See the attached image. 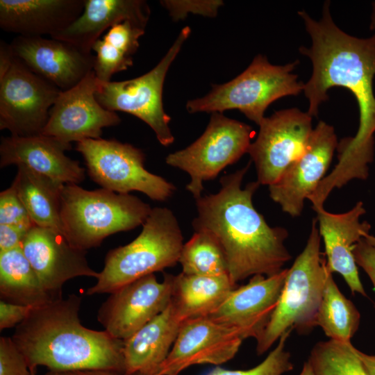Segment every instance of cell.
<instances>
[{
	"instance_id": "6",
	"label": "cell",
	"mask_w": 375,
	"mask_h": 375,
	"mask_svg": "<svg viewBox=\"0 0 375 375\" xmlns=\"http://www.w3.org/2000/svg\"><path fill=\"white\" fill-rule=\"evenodd\" d=\"M317 219L301 253L288 269L276 307L261 335L256 340V351H267L289 329L300 334L316 326V318L327 277L331 273L320 251L321 236Z\"/></svg>"
},
{
	"instance_id": "19",
	"label": "cell",
	"mask_w": 375,
	"mask_h": 375,
	"mask_svg": "<svg viewBox=\"0 0 375 375\" xmlns=\"http://www.w3.org/2000/svg\"><path fill=\"white\" fill-rule=\"evenodd\" d=\"M10 46L15 58L61 91L76 85L94 69L92 53L62 40L17 35Z\"/></svg>"
},
{
	"instance_id": "43",
	"label": "cell",
	"mask_w": 375,
	"mask_h": 375,
	"mask_svg": "<svg viewBox=\"0 0 375 375\" xmlns=\"http://www.w3.org/2000/svg\"><path fill=\"white\" fill-rule=\"evenodd\" d=\"M363 238L372 246L375 247V236L370 235L369 233L365 235Z\"/></svg>"
},
{
	"instance_id": "15",
	"label": "cell",
	"mask_w": 375,
	"mask_h": 375,
	"mask_svg": "<svg viewBox=\"0 0 375 375\" xmlns=\"http://www.w3.org/2000/svg\"><path fill=\"white\" fill-rule=\"evenodd\" d=\"M338 145L334 128L319 121L302 154L269 185L270 197L283 212L292 217L301 215L305 199L325 177Z\"/></svg>"
},
{
	"instance_id": "41",
	"label": "cell",
	"mask_w": 375,
	"mask_h": 375,
	"mask_svg": "<svg viewBox=\"0 0 375 375\" xmlns=\"http://www.w3.org/2000/svg\"><path fill=\"white\" fill-rule=\"evenodd\" d=\"M357 355L367 375H375V356L365 353L356 349Z\"/></svg>"
},
{
	"instance_id": "29",
	"label": "cell",
	"mask_w": 375,
	"mask_h": 375,
	"mask_svg": "<svg viewBox=\"0 0 375 375\" xmlns=\"http://www.w3.org/2000/svg\"><path fill=\"white\" fill-rule=\"evenodd\" d=\"M360 322L358 310L341 292L330 273L317 315L316 326H320L331 340L349 342L356 333Z\"/></svg>"
},
{
	"instance_id": "46",
	"label": "cell",
	"mask_w": 375,
	"mask_h": 375,
	"mask_svg": "<svg viewBox=\"0 0 375 375\" xmlns=\"http://www.w3.org/2000/svg\"><path fill=\"white\" fill-rule=\"evenodd\" d=\"M31 375H36V373L35 371H31Z\"/></svg>"
},
{
	"instance_id": "32",
	"label": "cell",
	"mask_w": 375,
	"mask_h": 375,
	"mask_svg": "<svg viewBox=\"0 0 375 375\" xmlns=\"http://www.w3.org/2000/svg\"><path fill=\"white\" fill-rule=\"evenodd\" d=\"M292 329H289L278 339L276 347L257 366L247 370H229L219 367L208 375H283L293 369L290 353L285 350V343Z\"/></svg>"
},
{
	"instance_id": "42",
	"label": "cell",
	"mask_w": 375,
	"mask_h": 375,
	"mask_svg": "<svg viewBox=\"0 0 375 375\" xmlns=\"http://www.w3.org/2000/svg\"><path fill=\"white\" fill-rule=\"evenodd\" d=\"M299 375H315L313 369L308 360L304 362L302 370Z\"/></svg>"
},
{
	"instance_id": "34",
	"label": "cell",
	"mask_w": 375,
	"mask_h": 375,
	"mask_svg": "<svg viewBox=\"0 0 375 375\" xmlns=\"http://www.w3.org/2000/svg\"><path fill=\"white\" fill-rule=\"evenodd\" d=\"M160 3L169 12L174 21L183 19L191 12L206 17H214L217 15L219 8L223 4L222 1H161Z\"/></svg>"
},
{
	"instance_id": "28",
	"label": "cell",
	"mask_w": 375,
	"mask_h": 375,
	"mask_svg": "<svg viewBox=\"0 0 375 375\" xmlns=\"http://www.w3.org/2000/svg\"><path fill=\"white\" fill-rule=\"evenodd\" d=\"M144 31V27L125 21L112 26L94 43L92 49L96 53L93 70L99 81L109 82L112 75L133 65V56Z\"/></svg>"
},
{
	"instance_id": "36",
	"label": "cell",
	"mask_w": 375,
	"mask_h": 375,
	"mask_svg": "<svg viewBox=\"0 0 375 375\" xmlns=\"http://www.w3.org/2000/svg\"><path fill=\"white\" fill-rule=\"evenodd\" d=\"M40 306L22 305L0 301V329L3 330L17 326L25 320Z\"/></svg>"
},
{
	"instance_id": "22",
	"label": "cell",
	"mask_w": 375,
	"mask_h": 375,
	"mask_svg": "<svg viewBox=\"0 0 375 375\" xmlns=\"http://www.w3.org/2000/svg\"><path fill=\"white\" fill-rule=\"evenodd\" d=\"M84 0H0V27L19 36L53 35L83 12Z\"/></svg>"
},
{
	"instance_id": "5",
	"label": "cell",
	"mask_w": 375,
	"mask_h": 375,
	"mask_svg": "<svg viewBox=\"0 0 375 375\" xmlns=\"http://www.w3.org/2000/svg\"><path fill=\"white\" fill-rule=\"evenodd\" d=\"M183 245L182 231L172 211L152 208L140 235L108 253L97 283L88 289L87 294H110L138 278L174 266Z\"/></svg>"
},
{
	"instance_id": "27",
	"label": "cell",
	"mask_w": 375,
	"mask_h": 375,
	"mask_svg": "<svg viewBox=\"0 0 375 375\" xmlns=\"http://www.w3.org/2000/svg\"><path fill=\"white\" fill-rule=\"evenodd\" d=\"M0 293L4 301L22 305L41 306L56 299L44 288L22 246L0 252Z\"/></svg>"
},
{
	"instance_id": "20",
	"label": "cell",
	"mask_w": 375,
	"mask_h": 375,
	"mask_svg": "<svg viewBox=\"0 0 375 375\" xmlns=\"http://www.w3.org/2000/svg\"><path fill=\"white\" fill-rule=\"evenodd\" d=\"M315 211L328 270L340 274L353 294L366 297L353 253V246L369 233L371 228L367 222H360L366 212L363 203L358 201L352 209L341 214L329 212L324 207Z\"/></svg>"
},
{
	"instance_id": "14",
	"label": "cell",
	"mask_w": 375,
	"mask_h": 375,
	"mask_svg": "<svg viewBox=\"0 0 375 375\" xmlns=\"http://www.w3.org/2000/svg\"><path fill=\"white\" fill-rule=\"evenodd\" d=\"M172 276L166 274L159 282L149 274L110 293L97 313L105 331L124 341L165 310L172 297Z\"/></svg>"
},
{
	"instance_id": "2",
	"label": "cell",
	"mask_w": 375,
	"mask_h": 375,
	"mask_svg": "<svg viewBox=\"0 0 375 375\" xmlns=\"http://www.w3.org/2000/svg\"><path fill=\"white\" fill-rule=\"evenodd\" d=\"M250 163L222 176L217 193L196 199L197 216L192 222L194 231H206L217 239L235 285L256 275H276L292 258L285 245L288 231L269 226L253 207V194L260 183L241 188Z\"/></svg>"
},
{
	"instance_id": "38",
	"label": "cell",
	"mask_w": 375,
	"mask_h": 375,
	"mask_svg": "<svg viewBox=\"0 0 375 375\" xmlns=\"http://www.w3.org/2000/svg\"><path fill=\"white\" fill-rule=\"evenodd\" d=\"M28 231L14 226L0 224V252L22 246Z\"/></svg>"
},
{
	"instance_id": "1",
	"label": "cell",
	"mask_w": 375,
	"mask_h": 375,
	"mask_svg": "<svg viewBox=\"0 0 375 375\" xmlns=\"http://www.w3.org/2000/svg\"><path fill=\"white\" fill-rule=\"evenodd\" d=\"M329 5V1L325 2L318 21L306 11L298 12L312 40L310 48L299 49L312 63V76L303 89L309 101L307 112L317 116L319 105L328 99L327 91L333 87H343L356 99L360 123L355 136L342 140L338 145V162L322 181L327 192L353 179L368 177L369 164L374 158L375 133V34L361 39L346 33L333 22Z\"/></svg>"
},
{
	"instance_id": "33",
	"label": "cell",
	"mask_w": 375,
	"mask_h": 375,
	"mask_svg": "<svg viewBox=\"0 0 375 375\" xmlns=\"http://www.w3.org/2000/svg\"><path fill=\"white\" fill-rule=\"evenodd\" d=\"M0 224L30 230L35 226L14 187L0 193Z\"/></svg>"
},
{
	"instance_id": "13",
	"label": "cell",
	"mask_w": 375,
	"mask_h": 375,
	"mask_svg": "<svg viewBox=\"0 0 375 375\" xmlns=\"http://www.w3.org/2000/svg\"><path fill=\"white\" fill-rule=\"evenodd\" d=\"M101 83L92 70L76 85L62 91L49 111L42 134L71 144L101 138L103 128L118 125L119 116L104 108L96 99Z\"/></svg>"
},
{
	"instance_id": "4",
	"label": "cell",
	"mask_w": 375,
	"mask_h": 375,
	"mask_svg": "<svg viewBox=\"0 0 375 375\" xmlns=\"http://www.w3.org/2000/svg\"><path fill=\"white\" fill-rule=\"evenodd\" d=\"M151 208L138 197L100 188L87 190L63 184L60 190L62 233L69 243L86 251L109 235L142 225Z\"/></svg>"
},
{
	"instance_id": "8",
	"label": "cell",
	"mask_w": 375,
	"mask_h": 375,
	"mask_svg": "<svg viewBox=\"0 0 375 375\" xmlns=\"http://www.w3.org/2000/svg\"><path fill=\"white\" fill-rule=\"evenodd\" d=\"M76 150L83 157L91 179L117 193L139 191L156 201H165L175 186L144 167L142 151L115 140L88 139L77 142Z\"/></svg>"
},
{
	"instance_id": "44",
	"label": "cell",
	"mask_w": 375,
	"mask_h": 375,
	"mask_svg": "<svg viewBox=\"0 0 375 375\" xmlns=\"http://www.w3.org/2000/svg\"><path fill=\"white\" fill-rule=\"evenodd\" d=\"M375 27V4H374V12L372 15V21L371 23V28H374Z\"/></svg>"
},
{
	"instance_id": "16",
	"label": "cell",
	"mask_w": 375,
	"mask_h": 375,
	"mask_svg": "<svg viewBox=\"0 0 375 375\" xmlns=\"http://www.w3.org/2000/svg\"><path fill=\"white\" fill-rule=\"evenodd\" d=\"M243 341L240 333L208 317L182 323L157 375H178L190 366L221 365L233 358Z\"/></svg>"
},
{
	"instance_id": "23",
	"label": "cell",
	"mask_w": 375,
	"mask_h": 375,
	"mask_svg": "<svg viewBox=\"0 0 375 375\" xmlns=\"http://www.w3.org/2000/svg\"><path fill=\"white\" fill-rule=\"evenodd\" d=\"M149 15L150 9L145 1L84 0L83 10L79 17L51 38L92 53L93 45L105 31L125 21L145 28Z\"/></svg>"
},
{
	"instance_id": "7",
	"label": "cell",
	"mask_w": 375,
	"mask_h": 375,
	"mask_svg": "<svg viewBox=\"0 0 375 375\" xmlns=\"http://www.w3.org/2000/svg\"><path fill=\"white\" fill-rule=\"evenodd\" d=\"M299 62L274 65L258 54L242 73L224 84L213 85L203 97L188 101L186 109L190 113L236 109L259 125L272 103L303 90V83L292 73Z\"/></svg>"
},
{
	"instance_id": "25",
	"label": "cell",
	"mask_w": 375,
	"mask_h": 375,
	"mask_svg": "<svg viewBox=\"0 0 375 375\" xmlns=\"http://www.w3.org/2000/svg\"><path fill=\"white\" fill-rule=\"evenodd\" d=\"M170 306L177 317L184 322L208 317L236 288L228 274L221 276H172Z\"/></svg>"
},
{
	"instance_id": "12",
	"label": "cell",
	"mask_w": 375,
	"mask_h": 375,
	"mask_svg": "<svg viewBox=\"0 0 375 375\" xmlns=\"http://www.w3.org/2000/svg\"><path fill=\"white\" fill-rule=\"evenodd\" d=\"M312 117L292 108L275 112L258 125V135L247 153L255 164L260 185L274 183L302 154L313 129Z\"/></svg>"
},
{
	"instance_id": "21",
	"label": "cell",
	"mask_w": 375,
	"mask_h": 375,
	"mask_svg": "<svg viewBox=\"0 0 375 375\" xmlns=\"http://www.w3.org/2000/svg\"><path fill=\"white\" fill-rule=\"evenodd\" d=\"M72 144L39 134L28 137L1 138L0 166L25 165L31 169L62 183L78 184L85 177V169L78 161L67 156Z\"/></svg>"
},
{
	"instance_id": "39",
	"label": "cell",
	"mask_w": 375,
	"mask_h": 375,
	"mask_svg": "<svg viewBox=\"0 0 375 375\" xmlns=\"http://www.w3.org/2000/svg\"><path fill=\"white\" fill-rule=\"evenodd\" d=\"M10 44L4 41L0 42V78L9 69L14 60Z\"/></svg>"
},
{
	"instance_id": "3",
	"label": "cell",
	"mask_w": 375,
	"mask_h": 375,
	"mask_svg": "<svg viewBox=\"0 0 375 375\" xmlns=\"http://www.w3.org/2000/svg\"><path fill=\"white\" fill-rule=\"evenodd\" d=\"M81 302L75 294L51 300L17 326L12 339L31 372L44 366L50 371L109 369L124 374L123 341L83 326Z\"/></svg>"
},
{
	"instance_id": "11",
	"label": "cell",
	"mask_w": 375,
	"mask_h": 375,
	"mask_svg": "<svg viewBox=\"0 0 375 375\" xmlns=\"http://www.w3.org/2000/svg\"><path fill=\"white\" fill-rule=\"evenodd\" d=\"M61 92L15 57L0 78V129L19 137L42 134Z\"/></svg>"
},
{
	"instance_id": "30",
	"label": "cell",
	"mask_w": 375,
	"mask_h": 375,
	"mask_svg": "<svg viewBox=\"0 0 375 375\" xmlns=\"http://www.w3.org/2000/svg\"><path fill=\"white\" fill-rule=\"evenodd\" d=\"M194 231L181 251L178 262L182 273L199 276L228 274L226 259L217 239L206 231Z\"/></svg>"
},
{
	"instance_id": "31",
	"label": "cell",
	"mask_w": 375,
	"mask_h": 375,
	"mask_svg": "<svg viewBox=\"0 0 375 375\" xmlns=\"http://www.w3.org/2000/svg\"><path fill=\"white\" fill-rule=\"evenodd\" d=\"M308 361L315 375H367L351 342L329 339L317 342Z\"/></svg>"
},
{
	"instance_id": "35",
	"label": "cell",
	"mask_w": 375,
	"mask_h": 375,
	"mask_svg": "<svg viewBox=\"0 0 375 375\" xmlns=\"http://www.w3.org/2000/svg\"><path fill=\"white\" fill-rule=\"evenodd\" d=\"M0 375H31L25 357L11 338H0Z\"/></svg>"
},
{
	"instance_id": "26",
	"label": "cell",
	"mask_w": 375,
	"mask_h": 375,
	"mask_svg": "<svg viewBox=\"0 0 375 375\" xmlns=\"http://www.w3.org/2000/svg\"><path fill=\"white\" fill-rule=\"evenodd\" d=\"M62 185L22 165L17 166L12 183L35 226L49 228L62 234L60 190Z\"/></svg>"
},
{
	"instance_id": "37",
	"label": "cell",
	"mask_w": 375,
	"mask_h": 375,
	"mask_svg": "<svg viewBox=\"0 0 375 375\" xmlns=\"http://www.w3.org/2000/svg\"><path fill=\"white\" fill-rule=\"evenodd\" d=\"M353 253L357 265L368 275L375 290V247L362 238L353 246Z\"/></svg>"
},
{
	"instance_id": "40",
	"label": "cell",
	"mask_w": 375,
	"mask_h": 375,
	"mask_svg": "<svg viewBox=\"0 0 375 375\" xmlns=\"http://www.w3.org/2000/svg\"><path fill=\"white\" fill-rule=\"evenodd\" d=\"M45 375H124L122 372L109 369H83L72 371H49Z\"/></svg>"
},
{
	"instance_id": "9",
	"label": "cell",
	"mask_w": 375,
	"mask_h": 375,
	"mask_svg": "<svg viewBox=\"0 0 375 375\" xmlns=\"http://www.w3.org/2000/svg\"><path fill=\"white\" fill-rule=\"evenodd\" d=\"M252 134L247 124L212 112L203 133L188 147L169 153L165 162L190 175L186 189L197 199L201 197L203 182L247 153Z\"/></svg>"
},
{
	"instance_id": "45",
	"label": "cell",
	"mask_w": 375,
	"mask_h": 375,
	"mask_svg": "<svg viewBox=\"0 0 375 375\" xmlns=\"http://www.w3.org/2000/svg\"><path fill=\"white\" fill-rule=\"evenodd\" d=\"M132 375H147V374H140V373H136V374H132ZM153 375H157V374H153Z\"/></svg>"
},
{
	"instance_id": "24",
	"label": "cell",
	"mask_w": 375,
	"mask_h": 375,
	"mask_svg": "<svg viewBox=\"0 0 375 375\" xmlns=\"http://www.w3.org/2000/svg\"><path fill=\"white\" fill-rule=\"evenodd\" d=\"M182 324L170 303L161 313L123 341L124 375L156 374Z\"/></svg>"
},
{
	"instance_id": "10",
	"label": "cell",
	"mask_w": 375,
	"mask_h": 375,
	"mask_svg": "<svg viewBox=\"0 0 375 375\" xmlns=\"http://www.w3.org/2000/svg\"><path fill=\"white\" fill-rule=\"evenodd\" d=\"M190 32V27H184L165 56L147 73L126 81L101 82L95 94L104 108L125 112L144 122L163 146L174 140L169 126L171 118L162 105L163 84L170 65Z\"/></svg>"
},
{
	"instance_id": "17",
	"label": "cell",
	"mask_w": 375,
	"mask_h": 375,
	"mask_svg": "<svg viewBox=\"0 0 375 375\" xmlns=\"http://www.w3.org/2000/svg\"><path fill=\"white\" fill-rule=\"evenodd\" d=\"M22 250L47 292L54 299L61 297L62 285L78 276L97 278L85 251L72 245L61 233L34 226L26 235Z\"/></svg>"
},
{
	"instance_id": "18",
	"label": "cell",
	"mask_w": 375,
	"mask_h": 375,
	"mask_svg": "<svg viewBox=\"0 0 375 375\" xmlns=\"http://www.w3.org/2000/svg\"><path fill=\"white\" fill-rule=\"evenodd\" d=\"M288 271L283 269L272 276H252L246 285L232 290L208 317L237 331L243 340H257L276 307Z\"/></svg>"
}]
</instances>
